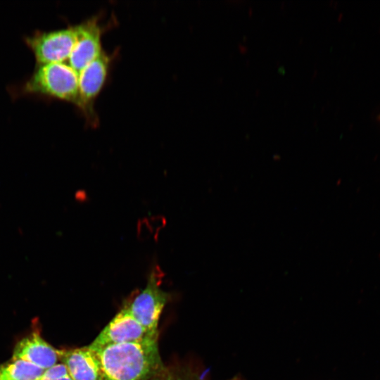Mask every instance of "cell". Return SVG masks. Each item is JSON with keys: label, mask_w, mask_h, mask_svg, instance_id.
Masks as SVG:
<instances>
[{"label": "cell", "mask_w": 380, "mask_h": 380, "mask_svg": "<svg viewBox=\"0 0 380 380\" xmlns=\"http://www.w3.org/2000/svg\"><path fill=\"white\" fill-rule=\"evenodd\" d=\"M89 348L99 361L101 380H152L163 369L158 338Z\"/></svg>", "instance_id": "cell-1"}, {"label": "cell", "mask_w": 380, "mask_h": 380, "mask_svg": "<svg viewBox=\"0 0 380 380\" xmlns=\"http://www.w3.org/2000/svg\"><path fill=\"white\" fill-rule=\"evenodd\" d=\"M22 92L53 97L81 108L78 74L65 62L37 64Z\"/></svg>", "instance_id": "cell-2"}, {"label": "cell", "mask_w": 380, "mask_h": 380, "mask_svg": "<svg viewBox=\"0 0 380 380\" xmlns=\"http://www.w3.org/2000/svg\"><path fill=\"white\" fill-rule=\"evenodd\" d=\"M163 277L159 265H153L144 289L125 304L135 319L153 337H158L159 319L170 298V293L161 288Z\"/></svg>", "instance_id": "cell-3"}, {"label": "cell", "mask_w": 380, "mask_h": 380, "mask_svg": "<svg viewBox=\"0 0 380 380\" xmlns=\"http://www.w3.org/2000/svg\"><path fill=\"white\" fill-rule=\"evenodd\" d=\"M77 25L51 31H37L25 38L37 64L65 62L76 42Z\"/></svg>", "instance_id": "cell-4"}, {"label": "cell", "mask_w": 380, "mask_h": 380, "mask_svg": "<svg viewBox=\"0 0 380 380\" xmlns=\"http://www.w3.org/2000/svg\"><path fill=\"white\" fill-rule=\"evenodd\" d=\"M77 35L71 52L65 61L78 74L103 51L102 28L96 17L77 25Z\"/></svg>", "instance_id": "cell-5"}, {"label": "cell", "mask_w": 380, "mask_h": 380, "mask_svg": "<svg viewBox=\"0 0 380 380\" xmlns=\"http://www.w3.org/2000/svg\"><path fill=\"white\" fill-rule=\"evenodd\" d=\"M148 338L158 337L149 335L124 305L89 346L99 348L111 344L138 341Z\"/></svg>", "instance_id": "cell-6"}, {"label": "cell", "mask_w": 380, "mask_h": 380, "mask_svg": "<svg viewBox=\"0 0 380 380\" xmlns=\"http://www.w3.org/2000/svg\"><path fill=\"white\" fill-rule=\"evenodd\" d=\"M110 56L104 51L78 72L81 109L86 114L94 115L93 103L107 78Z\"/></svg>", "instance_id": "cell-7"}, {"label": "cell", "mask_w": 380, "mask_h": 380, "mask_svg": "<svg viewBox=\"0 0 380 380\" xmlns=\"http://www.w3.org/2000/svg\"><path fill=\"white\" fill-rule=\"evenodd\" d=\"M11 359L25 361L44 370L58 363L59 354L39 331H32L17 343Z\"/></svg>", "instance_id": "cell-8"}, {"label": "cell", "mask_w": 380, "mask_h": 380, "mask_svg": "<svg viewBox=\"0 0 380 380\" xmlns=\"http://www.w3.org/2000/svg\"><path fill=\"white\" fill-rule=\"evenodd\" d=\"M58 354L72 380H101L99 361L89 346L58 350Z\"/></svg>", "instance_id": "cell-9"}, {"label": "cell", "mask_w": 380, "mask_h": 380, "mask_svg": "<svg viewBox=\"0 0 380 380\" xmlns=\"http://www.w3.org/2000/svg\"><path fill=\"white\" fill-rule=\"evenodd\" d=\"M43 371L25 361L11 359L0 365V380H38Z\"/></svg>", "instance_id": "cell-10"}, {"label": "cell", "mask_w": 380, "mask_h": 380, "mask_svg": "<svg viewBox=\"0 0 380 380\" xmlns=\"http://www.w3.org/2000/svg\"><path fill=\"white\" fill-rule=\"evenodd\" d=\"M38 380H72V379L70 376V375H68V376H64V377L58 378V379H43V378H42L40 376V378Z\"/></svg>", "instance_id": "cell-11"}, {"label": "cell", "mask_w": 380, "mask_h": 380, "mask_svg": "<svg viewBox=\"0 0 380 380\" xmlns=\"http://www.w3.org/2000/svg\"><path fill=\"white\" fill-rule=\"evenodd\" d=\"M379 120L380 121V115H379Z\"/></svg>", "instance_id": "cell-12"}]
</instances>
